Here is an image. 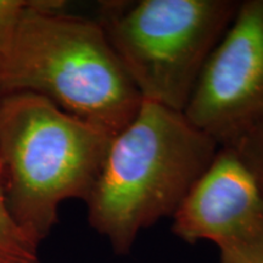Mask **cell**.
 Returning a JSON list of instances; mask_svg holds the SVG:
<instances>
[{"mask_svg":"<svg viewBox=\"0 0 263 263\" xmlns=\"http://www.w3.org/2000/svg\"><path fill=\"white\" fill-rule=\"evenodd\" d=\"M218 149L183 112L141 100L111 137L84 201L90 227L117 255L129 254L144 229L172 218Z\"/></svg>","mask_w":263,"mask_h":263,"instance_id":"6da1fadb","label":"cell"},{"mask_svg":"<svg viewBox=\"0 0 263 263\" xmlns=\"http://www.w3.org/2000/svg\"><path fill=\"white\" fill-rule=\"evenodd\" d=\"M62 0H27L0 54V93H31L115 136L141 97L97 20L66 11Z\"/></svg>","mask_w":263,"mask_h":263,"instance_id":"7a4b0ae2","label":"cell"},{"mask_svg":"<svg viewBox=\"0 0 263 263\" xmlns=\"http://www.w3.org/2000/svg\"><path fill=\"white\" fill-rule=\"evenodd\" d=\"M110 134L31 93L3 95L0 167L5 202L16 224L41 245L67 200H87Z\"/></svg>","mask_w":263,"mask_h":263,"instance_id":"3957f363","label":"cell"},{"mask_svg":"<svg viewBox=\"0 0 263 263\" xmlns=\"http://www.w3.org/2000/svg\"><path fill=\"white\" fill-rule=\"evenodd\" d=\"M239 0H106L98 10L141 100L183 112Z\"/></svg>","mask_w":263,"mask_h":263,"instance_id":"277c9868","label":"cell"},{"mask_svg":"<svg viewBox=\"0 0 263 263\" xmlns=\"http://www.w3.org/2000/svg\"><path fill=\"white\" fill-rule=\"evenodd\" d=\"M183 114L219 147L263 127V0H241Z\"/></svg>","mask_w":263,"mask_h":263,"instance_id":"5b68a950","label":"cell"},{"mask_svg":"<svg viewBox=\"0 0 263 263\" xmlns=\"http://www.w3.org/2000/svg\"><path fill=\"white\" fill-rule=\"evenodd\" d=\"M183 241H211L221 263H263V193L232 147H219L172 217Z\"/></svg>","mask_w":263,"mask_h":263,"instance_id":"8992f818","label":"cell"},{"mask_svg":"<svg viewBox=\"0 0 263 263\" xmlns=\"http://www.w3.org/2000/svg\"><path fill=\"white\" fill-rule=\"evenodd\" d=\"M0 263H42L39 245L16 224L5 202L0 167Z\"/></svg>","mask_w":263,"mask_h":263,"instance_id":"52a82bcc","label":"cell"},{"mask_svg":"<svg viewBox=\"0 0 263 263\" xmlns=\"http://www.w3.org/2000/svg\"><path fill=\"white\" fill-rule=\"evenodd\" d=\"M254 174L263 193V127L255 129L232 147Z\"/></svg>","mask_w":263,"mask_h":263,"instance_id":"ba28073f","label":"cell"},{"mask_svg":"<svg viewBox=\"0 0 263 263\" xmlns=\"http://www.w3.org/2000/svg\"><path fill=\"white\" fill-rule=\"evenodd\" d=\"M27 0H0V54L9 48Z\"/></svg>","mask_w":263,"mask_h":263,"instance_id":"9c48e42d","label":"cell"},{"mask_svg":"<svg viewBox=\"0 0 263 263\" xmlns=\"http://www.w3.org/2000/svg\"><path fill=\"white\" fill-rule=\"evenodd\" d=\"M2 98H3V95H2V93H0V103H2Z\"/></svg>","mask_w":263,"mask_h":263,"instance_id":"30bf717a","label":"cell"}]
</instances>
